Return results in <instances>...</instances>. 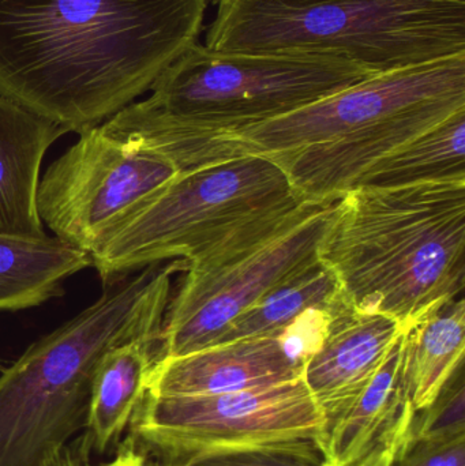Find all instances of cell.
<instances>
[{
  "label": "cell",
  "instance_id": "1",
  "mask_svg": "<svg viewBox=\"0 0 465 466\" xmlns=\"http://www.w3.org/2000/svg\"><path fill=\"white\" fill-rule=\"evenodd\" d=\"M207 0H0V97L74 133L198 43Z\"/></svg>",
  "mask_w": 465,
  "mask_h": 466
},
{
  "label": "cell",
  "instance_id": "2",
  "mask_svg": "<svg viewBox=\"0 0 465 466\" xmlns=\"http://www.w3.org/2000/svg\"><path fill=\"white\" fill-rule=\"evenodd\" d=\"M318 258L347 309L387 315L404 330L463 298L465 180L352 188Z\"/></svg>",
  "mask_w": 465,
  "mask_h": 466
},
{
  "label": "cell",
  "instance_id": "3",
  "mask_svg": "<svg viewBox=\"0 0 465 466\" xmlns=\"http://www.w3.org/2000/svg\"><path fill=\"white\" fill-rule=\"evenodd\" d=\"M177 262L109 282L96 303L38 339L0 375V466H44L86 426L93 380L106 353L160 339Z\"/></svg>",
  "mask_w": 465,
  "mask_h": 466
},
{
  "label": "cell",
  "instance_id": "4",
  "mask_svg": "<svg viewBox=\"0 0 465 466\" xmlns=\"http://www.w3.org/2000/svg\"><path fill=\"white\" fill-rule=\"evenodd\" d=\"M376 74L341 57L215 51L197 43L156 79L149 98L100 127L171 160L197 142L291 114Z\"/></svg>",
  "mask_w": 465,
  "mask_h": 466
},
{
  "label": "cell",
  "instance_id": "5",
  "mask_svg": "<svg viewBox=\"0 0 465 466\" xmlns=\"http://www.w3.org/2000/svg\"><path fill=\"white\" fill-rule=\"evenodd\" d=\"M205 46L349 60L376 73L465 52V0H210Z\"/></svg>",
  "mask_w": 465,
  "mask_h": 466
},
{
  "label": "cell",
  "instance_id": "6",
  "mask_svg": "<svg viewBox=\"0 0 465 466\" xmlns=\"http://www.w3.org/2000/svg\"><path fill=\"white\" fill-rule=\"evenodd\" d=\"M338 210L339 201L289 202L187 262L167 309L157 361L217 344L243 312L316 262Z\"/></svg>",
  "mask_w": 465,
  "mask_h": 466
},
{
  "label": "cell",
  "instance_id": "7",
  "mask_svg": "<svg viewBox=\"0 0 465 466\" xmlns=\"http://www.w3.org/2000/svg\"><path fill=\"white\" fill-rule=\"evenodd\" d=\"M298 201L267 156L212 161L179 172L95 254L104 282L169 259L193 260L250 221ZM299 202V201H298Z\"/></svg>",
  "mask_w": 465,
  "mask_h": 466
},
{
  "label": "cell",
  "instance_id": "8",
  "mask_svg": "<svg viewBox=\"0 0 465 466\" xmlns=\"http://www.w3.org/2000/svg\"><path fill=\"white\" fill-rule=\"evenodd\" d=\"M452 98H465V52L376 74L291 114L197 142L172 161L186 171L226 158L291 152Z\"/></svg>",
  "mask_w": 465,
  "mask_h": 466
},
{
  "label": "cell",
  "instance_id": "9",
  "mask_svg": "<svg viewBox=\"0 0 465 466\" xmlns=\"http://www.w3.org/2000/svg\"><path fill=\"white\" fill-rule=\"evenodd\" d=\"M179 172L166 156L96 126L46 169L38 216L55 238L92 257Z\"/></svg>",
  "mask_w": 465,
  "mask_h": 466
},
{
  "label": "cell",
  "instance_id": "10",
  "mask_svg": "<svg viewBox=\"0 0 465 466\" xmlns=\"http://www.w3.org/2000/svg\"><path fill=\"white\" fill-rule=\"evenodd\" d=\"M327 418L298 378L269 388L198 397L147 393L131 419V437L145 451L174 464L207 451L287 441L322 443Z\"/></svg>",
  "mask_w": 465,
  "mask_h": 466
},
{
  "label": "cell",
  "instance_id": "11",
  "mask_svg": "<svg viewBox=\"0 0 465 466\" xmlns=\"http://www.w3.org/2000/svg\"><path fill=\"white\" fill-rule=\"evenodd\" d=\"M329 320V312L314 309L283 336L238 339L158 360L147 394L160 399L215 396L302 378L303 363L321 341Z\"/></svg>",
  "mask_w": 465,
  "mask_h": 466
},
{
  "label": "cell",
  "instance_id": "12",
  "mask_svg": "<svg viewBox=\"0 0 465 466\" xmlns=\"http://www.w3.org/2000/svg\"><path fill=\"white\" fill-rule=\"evenodd\" d=\"M465 108V98L437 101L374 123L335 141L267 156L286 172L300 204L338 202L358 177L389 153Z\"/></svg>",
  "mask_w": 465,
  "mask_h": 466
},
{
  "label": "cell",
  "instance_id": "13",
  "mask_svg": "<svg viewBox=\"0 0 465 466\" xmlns=\"http://www.w3.org/2000/svg\"><path fill=\"white\" fill-rule=\"evenodd\" d=\"M401 331V326L387 315L349 309L333 315L302 369V380L327 424L368 388Z\"/></svg>",
  "mask_w": 465,
  "mask_h": 466
},
{
  "label": "cell",
  "instance_id": "14",
  "mask_svg": "<svg viewBox=\"0 0 465 466\" xmlns=\"http://www.w3.org/2000/svg\"><path fill=\"white\" fill-rule=\"evenodd\" d=\"M415 410L400 371V339L368 388L327 424L333 466H392L411 440Z\"/></svg>",
  "mask_w": 465,
  "mask_h": 466
},
{
  "label": "cell",
  "instance_id": "15",
  "mask_svg": "<svg viewBox=\"0 0 465 466\" xmlns=\"http://www.w3.org/2000/svg\"><path fill=\"white\" fill-rule=\"evenodd\" d=\"M66 134L59 126L0 97V235L44 238L37 188L44 156Z\"/></svg>",
  "mask_w": 465,
  "mask_h": 466
},
{
  "label": "cell",
  "instance_id": "16",
  "mask_svg": "<svg viewBox=\"0 0 465 466\" xmlns=\"http://www.w3.org/2000/svg\"><path fill=\"white\" fill-rule=\"evenodd\" d=\"M158 347V339H141L106 353L93 380L82 446L85 453H104L119 443L147 396Z\"/></svg>",
  "mask_w": 465,
  "mask_h": 466
},
{
  "label": "cell",
  "instance_id": "17",
  "mask_svg": "<svg viewBox=\"0 0 465 466\" xmlns=\"http://www.w3.org/2000/svg\"><path fill=\"white\" fill-rule=\"evenodd\" d=\"M463 298L407 326L400 336V371L415 410H425L464 364Z\"/></svg>",
  "mask_w": 465,
  "mask_h": 466
},
{
  "label": "cell",
  "instance_id": "18",
  "mask_svg": "<svg viewBox=\"0 0 465 466\" xmlns=\"http://www.w3.org/2000/svg\"><path fill=\"white\" fill-rule=\"evenodd\" d=\"M89 266L90 255L59 238L0 235V311H19L62 296L65 279Z\"/></svg>",
  "mask_w": 465,
  "mask_h": 466
},
{
  "label": "cell",
  "instance_id": "19",
  "mask_svg": "<svg viewBox=\"0 0 465 466\" xmlns=\"http://www.w3.org/2000/svg\"><path fill=\"white\" fill-rule=\"evenodd\" d=\"M441 180H465V108L374 163L352 188L403 187Z\"/></svg>",
  "mask_w": 465,
  "mask_h": 466
},
{
  "label": "cell",
  "instance_id": "20",
  "mask_svg": "<svg viewBox=\"0 0 465 466\" xmlns=\"http://www.w3.org/2000/svg\"><path fill=\"white\" fill-rule=\"evenodd\" d=\"M341 309L347 307L338 279L318 258L243 312L216 345L254 337L283 336L300 318L314 309Z\"/></svg>",
  "mask_w": 465,
  "mask_h": 466
},
{
  "label": "cell",
  "instance_id": "21",
  "mask_svg": "<svg viewBox=\"0 0 465 466\" xmlns=\"http://www.w3.org/2000/svg\"><path fill=\"white\" fill-rule=\"evenodd\" d=\"M174 466H333L316 440L287 441L207 451Z\"/></svg>",
  "mask_w": 465,
  "mask_h": 466
},
{
  "label": "cell",
  "instance_id": "22",
  "mask_svg": "<svg viewBox=\"0 0 465 466\" xmlns=\"http://www.w3.org/2000/svg\"><path fill=\"white\" fill-rule=\"evenodd\" d=\"M465 435L464 364L450 378L441 393L415 415L409 441H444Z\"/></svg>",
  "mask_w": 465,
  "mask_h": 466
},
{
  "label": "cell",
  "instance_id": "23",
  "mask_svg": "<svg viewBox=\"0 0 465 466\" xmlns=\"http://www.w3.org/2000/svg\"><path fill=\"white\" fill-rule=\"evenodd\" d=\"M392 466H465V435L444 441H409Z\"/></svg>",
  "mask_w": 465,
  "mask_h": 466
},
{
  "label": "cell",
  "instance_id": "24",
  "mask_svg": "<svg viewBox=\"0 0 465 466\" xmlns=\"http://www.w3.org/2000/svg\"><path fill=\"white\" fill-rule=\"evenodd\" d=\"M101 466H163L156 464L147 459L144 449L133 437L126 438L122 443L117 446L116 456L108 464ZM174 466V465H166Z\"/></svg>",
  "mask_w": 465,
  "mask_h": 466
},
{
  "label": "cell",
  "instance_id": "25",
  "mask_svg": "<svg viewBox=\"0 0 465 466\" xmlns=\"http://www.w3.org/2000/svg\"><path fill=\"white\" fill-rule=\"evenodd\" d=\"M44 466H79L78 457L71 453L67 446L51 454Z\"/></svg>",
  "mask_w": 465,
  "mask_h": 466
},
{
  "label": "cell",
  "instance_id": "26",
  "mask_svg": "<svg viewBox=\"0 0 465 466\" xmlns=\"http://www.w3.org/2000/svg\"><path fill=\"white\" fill-rule=\"evenodd\" d=\"M3 370H5V369H3V367H2V366H0V371H3Z\"/></svg>",
  "mask_w": 465,
  "mask_h": 466
}]
</instances>
